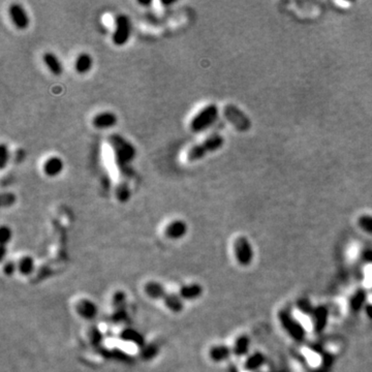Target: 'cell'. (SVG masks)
<instances>
[{
    "mask_svg": "<svg viewBox=\"0 0 372 372\" xmlns=\"http://www.w3.org/2000/svg\"><path fill=\"white\" fill-rule=\"evenodd\" d=\"M131 34L130 20L126 15H118L115 20V30L112 37L113 43L117 47L124 46Z\"/></svg>",
    "mask_w": 372,
    "mask_h": 372,
    "instance_id": "4",
    "label": "cell"
},
{
    "mask_svg": "<svg viewBox=\"0 0 372 372\" xmlns=\"http://www.w3.org/2000/svg\"><path fill=\"white\" fill-rule=\"evenodd\" d=\"M364 259L369 260V261H372V250H367L365 251L364 254Z\"/></svg>",
    "mask_w": 372,
    "mask_h": 372,
    "instance_id": "34",
    "label": "cell"
},
{
    "mask_svg": "<svg viewBox=\"0 0 372 372\" xmlns=\"http://www.w3.org/2000/svg\"><path fill=\"white\" fill-rule=\"evenodd\" d=\"M63 167L62 159L57 156H53L45 161L42 170L48 177H56L62 172Z\"/></svg>",
    "mask_w": 372,
    "mask_h": 372,
    "instance_id": "14",
    "label": "cell"
},
{
    "mask_svg": "<svg viewBox=\"0 0 372 372\" xmlns=\"http://www.w3.org/2000/svg\"><path fill=\"white\" fill-rule=\"evenodd\" d=\"M90 339H92V340H95V341H97V342H101V341H102V339H103V337H102L101 332H98L97 330H95L94 332L91 333V335H90Z\"/></svg>",
    "mask_w": 372,
    "mask_h": 372,
    "instance_id": "33",
    "label": "cell"
},
{
    "mask_svg": "<svg viewBox=\"0 0 372 372\" xmlns=\"http://www.w3.org/2000/svg\"><path fill=\"white\" fill-rule=\"evenodd\" d=\"M358 223L360 227L365 231L366 233L372 234V216L370 215H363L359 218Z\"/></svg>",
    "mask_w": 372,
    "mask_h": 372,
    "instance_id": "26",
    "label": "cell"
},
{
    "mask_svg": "<svg viewBox=\"0 0 372 372\" xmlns=\"http://www.w3.org/2000/svg\"><path fill=\"white\" fill-rule=\"evenodd\" d=\"M187 224L184 221L176 220L171 222L165 228V235L171 240H178L187 234Z\"/></svg>",
    "mask_w": 372,
    "mask_h": 372,
    "instance_id": "10",
    "label": "cell"
},
{
    "mask_svg": "<svg viewBox=\"0 0 372 372\" xmlns=\"http://www.w3.org/2000/svg\"><path fill=\"white\" fill-rule=\"evenodd\" d=\"M113 306L115 308V313L125 312L126 306V296L123 292H116L113 296Z\"/></svg>",
    "mask_w": 372,
    "mask_h": 372,
    "instance_id": "22",
    "label": "cell"
},
{
    "mask_svg": "<svg viewBox=\"0 0 372 372\" xmlns=\"http://www.w3.org/2000/svg\"><path fill=\"white\" fill-rule=\"evenodd\" d=\"M366 300V294L364 292H358L352 299V307L355 310H359L363 307Z\"/></svg>",
    "mask_w": 372,
    "mask_h": 372,
    "instance_id": "27",
    "label": "cell"
},
{
    "mask_svg": "<svg viewBox=\"0 0 372 372\" xmlns=\"http://www.w3.org/2000/svg\"><path fill=\"white\" fill-rule=\"evenodd\" d=\"M116 195L119 202L126 203L129 200V196H130L128 186L125 183L119 185V187L117 188V191H116Z\"/></svg>",
    "mask_w": 372,
    "mask_h": 372,
    "instance_id": "25",
    "label": "cell"
},
{
    "mask_svg": "<svg viewBox=\"0 0 372 372\" xmlns=\"http://www.w3.org/2000/svg\"><path fill=\"white\" fill-rule=\"evenodd\" d=\"M15 201H16V198H15V195L13 193H3L1 195L2 207L13 205L15 203Z\"/></svg>",
    "mask_w": 372,
    "mask_h": 372,
    "instance_id": "32",
    "label": "cell"
},
{
    "mask_svg": "<svg viewBox=\"0 0 372 372\" xmlns=\"http://www.w3.org/2000/svg\"><path fill=\"white\" fill-rule=\"evenodd\" d=\"M75 311L84 320H93L96 317L98 308L94 302L89 299H81L75 305Z\"/></svg>",
    "mask_w": 372,
    "mask_h": 372,
    "instance_id": "9",
    "label": "cell"
},
{
    "mask_svg": "<svg viewBox=\"0 0 372 372\" xmlns=\"http://www.w3.org/2000/svg\"><path fill=\"white\" fill-rule=\"evenodd\" d=\"M158 353V348L153 345V344H150L148 346H144L143 349H142V357H143L145 360H151L154 358Z\"/></svg>",
    "mask_w": 372,
    "mask_h": 372,
    "instance_id": "29",
    "label": "cell"
},
{
    "mask_svg": "<svg viewBox=\"0 0 372 372\" xmlns=\"http://www.w3.org/2000/svg\"><path fill=\"white\" fill-rule=\"evenodd\" d=\"M144 291L147 296L153 300H163L168 294L165 287L157 281H149L145 284Z\"/></svg>",
    "mask_w": 372,
    "mask_h": 372,
    "instance_id": "13",
    "label": "cell"
},
{
    "mask_svg": "<svg viewBox=\"0 0 372 372\" xmlns=\"http://www.w3.org/2000/svg\"><path fill=\"white\" fill-rule=\"evenodd\" d=\"M0 156H1V162H0V168L4 169L6 163L9 159V152L5 144H1V147H0Z\"/></svg>",
    "mask_w": 372,
    "mask_h": 372,
    "instance_id": "31",
    "label": "cell"
},
{
    "mask_svg": "<svg viewBox=\"0 0 372 372\" xmlns=\"http://www.w3.org/2000/svg\"><path fill=\"white\" fill-rule=\"evenodd\" d=\"M93 60L92 57L88 53H81L80 55L76 57L74 62V69L76 73L79 74H86L88 73L92 69Z\"/></svg>",
    "mask_w": 372,
    "mask_h": 372,
    "instance_id": "17",
    "label": "cell"
},
{
    "mask_svg": "<svg viewBox=\"0 0 372 372\" xmlns=\"http://www.w3.org/2000/svg\"><path fill=\"white\" fill-rule=\"evenodd\" d=\"M366 311H367V314L369 317H371L372 319V305H368L367 308H366Z\"/></svg>",
    "mask_w": 372,
    "mask_h": 372,
    "instance_id": "35",
    "label": "cell"
},
{
    "mask_svg": "<svg viewBox=\"0 0 372 372\" xmlns=\"http://www.w3.org/2000/svg\"><path fill=\"white\" fill-rule=\"evenodd\" d=\"M203 292V287L200 283H188L180 288L179 295L184 301H194L202 296Z\"/></svg>",
    "mask_w": 372,
    "mask_h": 372,
    "instance_id": "12",
    "label": "cell"
},
{
    "mask_svg": "<svg viewBox=\"0 0 372 372\" xmlns=\"http://www.w3.org/2000/svg\"><path fill=\"white\" fill-rule=\"evenodd\" d=\"M279 319L284 329L289 332L293 338L296 339V340H302L305 336V332L303 327L297 321H295L286 312H280Z\"/></svg>",
    "mask_w": 372,
    "mask_h": 372,
    "instance_id": "8",
    "label": "cell"
},
{
    "mask_svg": "<svg viewBox=\"0 0 372 372\" xmlns=\"http://www.w3.org/2000/svg\"><path fill=\"white\" fill-rule=\"evenodd\" d=\"M138 2H139V4H141V5H145V6L151 4V1H138Z\"/></svg>",
    "mask_w": 372,
    "mask_h": 372,
    "instance_id": "36",
    "label": "cell"
},
{
    "mask_svg": "<svg viewBox=\"0 0 372 372\" xmlns=\"http://www.w3.org/2000/svg\"><path fill=\"white\" fill-rule=\"evenodd\" d=\"M117 121V116L112 112L107 111L95 115L92 119V124L97 129H106L115 126Z\"/></svg>",
    "mask_w": 372,
    "mask_h": 372,
    "instance_id": "11",
    "label": "cell"
},
{
    "mask_svg": "<svg viewBox=\"0 0 372 372\" xmlns=\"http://www.w3.org/2000/svg\"><path fill=\"white\" fill-rule=\"evenodd\" d=\"M43 62H45L46 67L48 70L54 74V75H60L63 72L62 63L59 60V58L52 52H47L43 54Z\"/></svg>",
    "mask_w": 372,
    "mask_h": 372,
    "instance_id": "16",
    "label": "cell"
},
{
    "mask_svg": "<svg viewBox=\"0 0 372 372\" xmlns=\"http://www.w3.org/2000/svg\"><path fill=\"white\" fill-rule=\"evenodd\" d=\"M231 348L226 345H215L209 351V357L214 362H223L231 356Z\"/></svg>",
    "mask_w": 372,
    "mask_h": 372,
    "instance_id": "18",
    "label": "cell"
},
{
    "mask_svg": "<svg viewBox=\"0 0 372 372\" xmlns=\"http://www.w3.org/2000/svg\"><path fill=\"white\" fill-rule=\"evenodd\" d=\"M121 338L125 341L133 342L138 345H143L144 344V339L143 336H142L140 333H138L136 330H131V329H126L121 333Z\"/></svg>",
    "mask_w": 372,
    "mask_h": 372,
    "instance_id": "21",
    "label": "cell"
},
{
    "mask_svg": "<svg viewBox=\"0 0 372 372\" xmlns=\"http://www.w3.org/2000/svg\"><path fill=\"white\" fill-rule=\"evenodd\" d=\"M328 320V310L321 306V307L315 308L313 312V321H314V327L316 331L323 330Z\"/></svg>",
    "mask_w": 372,
    "mask_h": 372,
    "instance_id": "20",
    "label": "cell"
},
{
    "mask_svg": "<svg viewBox=\"0 0 372 372\" xmlns=\"http://www.w3.org/2000/svg\"><path fill=\"white\" fill-rule=\"evenodd\" d=\"M162 302L166 305V307L174 313H179L184 309V300L180 297L179 294L168 293Z\"/></svg>",
    "mask_w": 372,
    "mask_h": 372,
    "instance_id": "15",
    "label": "cell"
},
{
    "mask_svg": "<svg viewBox=\"0 0 372 372\" xmlns=\"http://www.w3.org/2000/svg\"><path fill=\"white\" fill-rule=\"evenodd\" d=\"M264 360H265L264 356H262L261 354L256 353L253 356L248 357V359L246 360V363H245V368L248 369V370H255L262 364Z\"/></svg>",
    "mask_w": 372,
    "mask_h": 372,
    "instance_id": "24",
    "label": "cell"
},
{
    "mask_svg": "<svg viewBox=\"0 0 372 372\" xmlns=\"http://www.w3.org/2000/svg\"><path fill=\"white\" fill-rule=\"evenodd\" d=\"M17 265H18V272L20 273V274L27 276V275H30L31 273L35 271L36 261L32 257L24 256L19 260Z\"/></svg>",
    "mask_w": 372,
    "mask_h": 372,
    "instance_id": "19",
    "label": "cell"
},
{
    "mask_svg": "<svg viewBox=\"0 0 372 372\" xmlns=\"http://www.w3.org/2000/svg\"><path fill=\"white\" fill-rule=\"evenodd\" d=\"M234 251L237 261L241 266H248L254 259L253 246L245 237H238L234 244Z\"/></svg>",
    "mask_w": 372,
    "mask_h": 372,
    "instance_id": "6",
    "label": "cell"
},
{
    "mask_svg": "<svg viewBox=\"0 0 372 372\" xmlns=\"http://www.w3.org/2000/svg\"><path fill=\"white\" fill-rule=\"evenodd\" d=\"M224 144V139L218 134L212 135L204 140L202 143L192 146L186 154L188 161L193 162L204 158L209 153L220 150Z\"/></svg>",
    "mask_w": 372,
    "mask_h": 372,
    "instance_id": "1",
    "label": "cell"
},
{
    "mask_svg": "<svg viewBox=\"0 0 372 372\" xmlns=\"http://www.w3.org/2000/svg\"><path fill=\"white\" fill-rule=\"evenodd\" d=\"M18 271V265L14 260H7L3 266V273L5 276H13Z\"/></svg>",
    "mask_w": 372,
    "mask_h": 372,
    "instance_id": "30",
    "label": "cell"
},
{
    "mask_svg": "<svg viewBox=\"0 0 372 372\" xmlns=\"http://www.w3.org/2000/svg\"><path fill=\"white\" fill-rule=\"evenodd\" d=\"M223 114L227 121L239 131H247L251 127V121L240 109L234 105L225 106Z\"/></svg>",
    "mask_w": 372,
    "mask_h": 372,
    "instance_id": "3",
    "label": "cell"
},
{
    "mask_svg": "<svg viewBox=\"0 0 372 372\" xmlns=\"http://www.w3.org/2000/svg\"><path fill=\"white\" fill-rule=\"evenodd\" d=\"M13 233L10 227L7 225H2L0 228V241H1V246H5L12 239Z\"/></svg>",
    "mask_w": 372,
    "mask_h": 372,
    "instance_id": "28",
    "label": "cell"
},
{
    "mask_svg": "<svg viewBox=\"0 0 372 372\" xmlns=\"http://www.w3.org/2000/svg\"><path fill=\"white\" fill-rule=\"evenodd\" d=\"M9 18L12 20L15 27L19 30H25L28 28L30 20L25 8L19 3L10 4L8 8Z\"/></svg>",
    "mask_w": 372,
    "mask_h": 372,
    "instance_id": "7",
    "label": "cell"
},
{
    "mask_svg": "<svg viewBox=\"0 0 372 372\" xmlns=\"http://www.w3.org/2000/svg\"><path fill=\"white\" fill-rule=\"evenodd\" d=\"M249 347V338L246 336L239 337L234 345V353L237 356H243L247 353Z\"/></svg>",
    "mask_w": 372,
    "mask_h": 372,
    "instance_id": "23",
    "label": "cell"
},
{
    "mask_svg": "<svg viewBox=\"0 0 372 372\" xmlns=\"http://www.w3.org/2000/svg\"><path fill=\"white\" fill-rule=\"evenodd\" d=\"M218 113L220 111H218L216 105L211 104L206 106L191 119L189 124L190 129L193 133H201V131L209 128L217 120Z\"/></svg>",
    "mask_w": 372,
    "mask_h": 372,
    "instance_id": "2",
    "label": "cell"
},
{
    "mask_svg": "<svg viewBox=\"0 0 372 372\" xmlns=\"http://www.w3.org/2000/svg\"><path fill=\"white\" fill-rule=\"evenodd\" d=\"M111 144L114 148L115 154L119 165H126L127 162L133 160L135 157V148L128 142L119 136L111 137Z\"/></svg>",
    "mask_w": 372,
    "mask_h": 372,
    "instance_id": "5",
    "label": "cell"
}]
</instances>
